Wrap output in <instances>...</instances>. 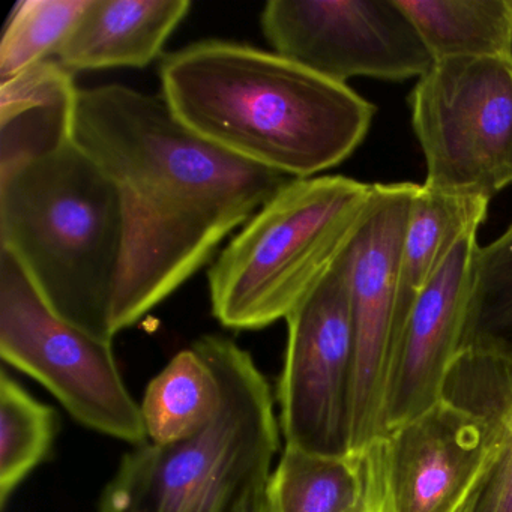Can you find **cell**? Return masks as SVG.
Returning a JSON list of instances; mask_svg holds the SVG:
<instances>
[{
	"mask_svg": "<svg viewBox=\"0 0 512 512\" xmlns=\"http://www.w3.org/2000/svg\"><path fill=\"white\" fill-rule=\"evenodd\" d=\"M74 142L112 179L124 211L113 337L181 289L290 181L206 142L163 97L124 85L80 89Z\"/></svg>",
	"mask_w": 512,
	"mask_h": 512,
	"instance_id": "obj_1",
	"label": "cell"
},
{
	"mask_svg": "<svg viewBox=\"0 0 512 512\" xmlns=\"http://www.w3.org/2000/svg\"><path fill=\"white\" fill-rule=\"evenodd\" d=\"M161 97L188 130L290 179L316 178L361 146L376 106L275 52L206 40L164 56Z\"/></svg>",
	"mask_w": 512,
	"mask_h": 512,
	"instance_id": "obj_2",
	"label": "cell"
},
{
	"mask_svg": "<svg viewBox=\"0 0 512 512\" xmlns=\"http://www.w3.org/2000/svg\"><path fill=\"white\" fill-rule=\"evenodd\" d=\"M118 188L77 145L0 173V248L61 319L112 341L124 251Z\"/></svg>",
	"mask_w": 512,
	"mask_h": 512,
	"instance_id": "obj_3",
	"label": "cell"
},
{
	"mask_svg": "<svg viewBox=\"0 0 512 512\" xmlns=\"http://www.w3.org/2000/svg\"><path fill=\"white\" fill-rule=\"evenodd\" d=\"M217 374L221 406L200 433L145 442L122 458L100 512H233L266 484L280 449V419L265 374L247 350L221 335L193 344Z\"/></svg>",
	"mask_w": 512,
	"mask_h": 512,
	"instance_id": "obj_4",
	"label": "cell"
},
{
	"mask_svg": "<svg viewBox=\"0 0 512 512\" xmlns=\"http://www.w3.org/2000/svg\"><path fill=\"white\" fill-rule=\"evenodd\" d=\"M373 196L347 176L290 179L209 269L215 319L235 331L286 320L352 244Z\"/></svg>",
	"mask_w": 512,
	"mask_h": 512,
	"instance_id": "obj_5",
	"label": "cell"
},
{
	"mask_svg": "<svg viewBox=\"0 0 512 512\" xmlns=\"http://www.w3.org/2000/svg\"><path fill=\"white\" fill-rule=\"evenodd\" d=\"M434 193L490 202L512 184V58L434 61L409 97Z\"/></svg>",
	"mask_w": 512,
	"mask_h": 512,
	"instance_id": "obj_6",
	"label": "cell"
},
{
	"mask_svg": "<svg viewBox=\"0 0 512 512\" xmlns=\"http://www.w3.org/2000/svg\"><path fill=\"white\" fill-rule=\"evenodd\" d=\"M0 355L49 389L83 427L131 445L148 442L112 341L61 319L25 269L0 248Z\"/></svg>",
	"mask_w": 512,
	"mask_h": 512,
	"instance_id": "obj_7",
	"label": "cell"
},
{
	"mask_svg": "<svg viewBox=\"0 0 512 512\" xmlns=\"http://www.w3.org/2000/svg\"><path fill=\"white\" fill-rule=\"evenodd\" d=\"M286 323V353L277 394L286 446L313 454H349L355 364L349 248Z\"/></svg>",
	"mask_w": 512,
	"mask_h": 512,
	"instance_id": "obj_8",
	"label": "cell"
},
{
	"mask_svg": "<svg viewBox=\"0 0 512 512\" xmlns=\"http://www.w3.org/2000/svg\"><path fill=\"white\" fill-rule=\"evenodd\" d=\"M260 25L275 53L343 85L419 79L434 64L397 0H271Z\"/></svg>",
	"mask_w": 512,
	"mask_h": 512,
	"instance_id": "obj_9",
	"label": "cell"
},
{
	"mask_svg": "<svg viewBox=\"0 0 512 512\" xmlns=\"http://www.w3.org/2000/svg\"><path fill=\"white\" fill-rule=\"evenodd\" d=\"M419 185L374 184L373 203L349 247L355 364L349 454L386 434V403L395 355L398 269Z\"/></svg>",
	"mask_w": 512,
	"mask_h": 512,
	"instance_id": "obj_10",
	"label": "cell"
},
{
	"mask_svg": "<svg viewBox=\"0 0 512 512\" xmlns=\"http://www.w3.org/2000/svg\"><path fill=\"white\" fill-rule=\"evenodd\" d=\"M490 458L487 424L443 398L362 451L371 512H467Z\"/></svg>",
	"mask_w": 512,
	"mask_h": 512,
	"instance_id": "obj_11",
	"label": "cell"
},
{
	"mask_svg": "<svg viewBox=\"0 0 512 512\" xmlns=\"http://www.w3.org/2000/svg\"><path fill=\"white\" fill-rule=\"evenodd\" d=\"M478 229L449 251L404 322L386 403V433L443 400L446 382L464 352Z\"/></svg>",
	"mask_w": 512,
	"mask_h": 512,
	"instance_id": "obj_12",
	"label": "cell"
},
{
	"mask_svg": "<svg viewBox=\"0 0 512 512\" xmlns=\"http://www.w3.org/2000/svg\"><path fill=\"white\" fill-rule=\"evenodd\" d=\"M190 10V0H91L55 61L73 74L148 67Z\"/></svg>",
	"mask_w": 512,
	"mask_h": 512,
	"instance_id": "obj_13",
	"label": "cell"
},
{
	"mask_svg": "<svg viewBox=\"0 0 512 512\" xmlns=\"http://www.w3.org/2000/svg\"><path fill=\"white\" fill-rule=\"evenodd\" d=\"M79 92L55 59L0 82V173L74 142Z\"/></svg>",
	"mask_w": 512,
	"mask_h": 512,
	"instance_id": "obj_14",
	"label": "cell"
},
{
	"mask_svg": "<svg viewBox=\"0 0 512 512\" xmlns=\"http://www.w3.org/2000/svg\"><path fill=\"white\" fill-rule=\"evenodd\" d=\"M443 398L490 430V466L467 512H512V350H464Z\"/></svg>",
	"mask_w": 512,
	"mask_h": 512,
	"instance_id": "obj_15",
	"label": "cell"
},
{
	"mask_svg": "<svg viewBox=\"0 0 512 512\" xmlns=\"http://www.w3.org/2000/svg\"><path fill=\"white\" fill-rule=\"evenodd\" d=\"M488 203L482 199L434 193L419 185L413 199L398 269L395 350L416 299L461 235L467 230L479 229L487 217Z\"/></svg>",
	"mask_w": 512,
	"mask_h": 512,
	"instance_id": "obj_16",
	"label": "cell"
},
{
	"mask_svg": "<svg viewBox=\"0 0 512 512\" xmlns=\"http://www.w3.org/2000/svg\"><path fill=\"white\" fill-rule=\"evenodd\" d=\"M434 61L512 58V0H397Z\"/></svg>",
	"mask_w": 512,
	"mask_h": 512,
	"instance_id": "obj_17",
	"label": "cell"
},
{
	"mask_svg": "<svg viewBox=\"0 0 512 512\" xmlns=\"http://www.w3.org/2000/svg\"><path fill=\"white\" fill-rule=\"evenodd\" d=\"M221 406L217 374L191 346L173 356L149 382L140 410L149 442L164 445L200 433Z\"/></svg>",
	"mask_w": 512,
	"mask_h": 512,
	"instance_id": "obj_18",
	"label": "cell"
},
{
	"mask_svg": "<svg viewBox=\"0 0 512 512\" xmlns=\"http://www.w3.org/2000/svg\"><path fill=\"white\" fill-rule=\"evenodd\" d=\"M362 493L361 455L286 446L268 481L272 512H353Z\"/></svg>",
	"mask_w": 512,
	"mask_h": 512,
	"instance_id": "obj_19",
	"label": "cell"
},
{
	"mask_svg": "<svg viewBox=\"0 0 512 512\" xmlns=\"http://www.w3.org/2000/svg\"><path fill=\"white\" fill-rule=\"evenodd\" d=\"M58 415L7 373L0 376V505L52 451Z\"/></svg>",
	"mask_w": 512,
	"mask_h": 512,
	"instance_id": "obj_20",
	"label": "cell"
},
{
	"mask_svg": "<svg viewBox=\"0 0 512 512\" xmlns=\"http://www.w3.org/2000/svg\"><path fill=\"white\" fill-rule=\"evenodd\" d=\"M512 350V224L476 251L464 350Z\"/></svg>",
	"mask_w": 512,
	"mask_h": 512,
	"instance_id": "obj_21",
	"label": "cell"
},
{
	"mask_svg": "<svg viewBox=\"0 0 512 512\" xmlns=\"http://www.w3.org/2000/svg\"><path fill=\"white\" fill-rule=\"evenodd\" d=\"M91 0H23L0 43V82L55 59Z\"/></svg>",
	"mask_w": 512,
	"mask_h": 512,
	"instance_id": "obj_22",
	"label": "cell"
},
{
	"mask_svg": "<svg viewBox=\"0 0 512 512\" xmlns=\"http://www.w3.org/2000/svg\"><path fill=\"white\" fill-rule=\"evenodd\" d=\"M233 512H272L268 496V482L248 491Z\"/></svg>",
	"mask_w": 512,
	"mask_h": 512,
	"instance_id": "obj_23",
	"label": "cell"
},
{
	"mask_svg": "<svg viewBox=\"0 0 512 512\" xmlns=\"http://www.w3.org/2000/svg\"><path fill=\"white\" fill-rule=\"evenodd\" d=\"M353 512H361V509H359V503H358V506H356L355 511H353Z\"/></svg>",
	"mask_w": 512,
	"mask_h": 512,
	"instance_id": "obj_24",
	"label": "cell"
}]
</instances>
